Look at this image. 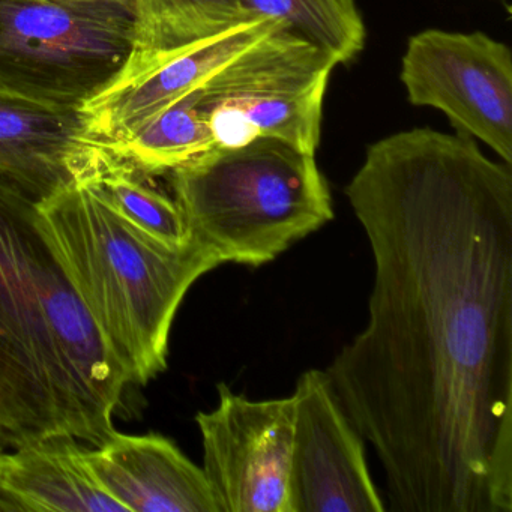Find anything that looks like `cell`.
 I'll return each mask as SVG.
<instances>
[{
  "instance_id": "cell-3",
  "label": "cell",
  "mask_w": 512,
  "mask_h": 512,
  "mask_svg": "<svg viewBox=\"0 0 512 512\" xmlns=\"http://www.w3.org/2000/svg\"><path fill=\"white\" fill-rule=\"evenodd\" d=\"M37 212L44 238L128 383L151 382L166 370L179 305L221 260L193 239L179 250L154 241L77 182L37 202Z\"/></svg>"
},
{
  "instance_id": "cell-17",
  "label": "cell",
  "mask_w": 512,
  "mask_h": 512,
  "mask_svg": "<svg viewBox=\"0 0 512 512\" xmlns=\"http://www.w3.org/2000/svg\"><path fill=\"white\" fill-rule=\"evenodd\" d=\"M245 20L272 19L325 50L338 65L364 50L367 31L355 0H238Z\"/></svg>"
},
{
  "instance_id": "cell-12",
  "label": "cell",
  "mask_w": 512,
  "mask_h": 512,
  "mask_svg": "<svg viewBox=\"0 0 512 512\" xmlns=\"http://www.w3.org/2000/svg\"><path fill=\"white\" fill-rule=\"evenodd\" d=\"M82 134L77 112L0 94V178L35 202L52 196L76 182Z\"/></svg>"
},
{
  "instance_id": "cell-1",
  "label": "cell",
  "mask_w": 512,
  "mask_h": 512,
  "mask_svg": "<svg viewBox=\"0 0 512 512\" xmlns=\"http://www.w3.org/2000/svg\"><path fill=\"white\" fill-rule=\"evenodd\" d=\"M367 326L326 370L401 512H512V172L463 134L368 146Z\"/></svg>"
},
{
  "instance_id": "cell-15",
  "label": "cell",
  "mask_w": 512,
  "mask_h": 512,
  "mask_svg": "<svg viewBox=\"0 0 512 512\" xmlns=\"http://www.w3.org/2000/svg\"><path fill=\"white\" fill-rule=\"evenodd\" d=\"M244 22L250 20L238 0H136L133 47L115 79L136 76L163 56Z\"/></svg>"
},
{
  "instance_id": "cell-6",
  "label": "cell",
  "mask_w": 512,
  "mask_h": 512,
  "mask_svg": "<svg viewBox=\"0 0 512 512\" xmlns=\"http://www.w3.org/2000/svg\"><path fill=\"white\" fill-rule=\"evenodd\" d=\"M133 29L55 0H0V94L77 112L124 67Z\"/></svg>"
},
{
  "instance_id": "cell-13",
  "label": "cell",
  "mask_w": 512,
  "mask_h": 512,
  "mask_svg": "<svg viewBox=\"0 0 512 512\" xmlns=\"http://www.w3.org/2000/svg\"><path fill=\"white\" fill-rule=\"evenodd\" d=\"M83 448L76 440L46 439L0 451V485L17 511L125 512L95 481Z\"/></svg>"
},
{
  "instance_id": "cell-18",
  "label": "cell",
  "mask_w": 512,
  "mask_h": 512,
  "mask_svg": "<svg viewBox=\"0 0 512 512\" xmlns=\"http://www.w3.org/2000/svg\"><path fill=\"white\" fill-rule=\"evenodd\" d=\"M58 4L110 25L133 29L136 0H55Z\"/></svg>"
},
{
  "instance_id": "cell-2",
  "label": "cell",
  "mask_w": 512,
  "mask_h": 512,
  "mask_svg": "<svg viewBox=\"0 0 512 512\" xmlns=\"http://www.w3.org/2000/svg\"><path fill=\"white\" fill-rule=\"evenodd\" d=\"M128 385L41 232L37 202L0 178V451L101 445Z\"/></svg>"
},
{
  "instance_id": "cell-10",
  "label": "cell",
  "mask_w": 512,
  "mask_h": 512,
  "mask_svg": "<svg viewBox=\"0 0 512 512\" xmlns=\"http://www.w3.org/2000/svg\"><path fill=\"white\" fill-rule=\"evenodd\" d=\"M277 26L272 19L239 23L163 56L136 76L112 80L77 110L82 136L101 145L125 142Z\"/></svg>"
},
{
  "instance_id": "cell-8",
  "label": "cell",
  "mask_w": 512,
  "mask_h": 512,
  "mask_svg": "<svg viewBox=\"0 0 512 512\" xmlns=\"http://www.w3.org/2000/svg\"><path fill=\"white\" fill-rule=\"evenodd\" d=\"M196 422L220 512H289L292 397L250 400L220 383L218 406Z\"/></svg>"
},
{
  "instance_id": "cell-7",
  "label": "cell",
  "mask_w": 512,
  "mask_h": 512,
  "mask_svg": "<svg viewBox=\"0 0 512 512\" xmlns=\"http://www.w3.org/2000/svg\"><path fill=\"white\" fill-rule=\"evenodd\" d=\"M401 83L412 106L445 113L458 134L512 164V55L484 32L427 29L407 41Z\"/></svg>"
},
{
  "instance_id": "cell-4",
  "label": "cell",
  "mask_w": 512,
  "mask_h": 512,
  "mask_svg": "<svg viewBox=\"0 0 512 512\" xmlns=\"http://www.w3.org/2000/svg\"><path fill=\"white\" fill-rule=\"evenodd\" d=\"M170 184L191 239L221 263L259 268L334 220L316 155L277 139L212 148Z\"/></svg>"
},
{
  "instance_id": "cell-5",
  "label": "cell",
  "mask_w": 512,
  "mask_h": 512,
  "mask_svg": "<svg viewBox=\"0 0 512 512\" xmlns=\"http://www.w3.org/2000/svg\"><path fill=\"white\" fill-rule=\"evenodd\" d=\"M337 61L277 26L217 71L202 88L215 148L277 139L316 155L323 103Z\"/></svg>"
},
{
  "instance_id": "cell-11",
  "label": "cell",
  "mask_w": 512,
  "mask_h": 512,
  "mask_svg": "<svg viewBox=\"0 0 512 512\" xmlns=\"http://www.w3.org/2000/svg\"><path fill=\"white\" fill-rule=\"evenodd\" d=\"M83 458L95 481L125 512H220L202 467L161 434L115 431Z\"/></svg>"
},
{
  "instance_id": "cell-14",
  "label": "cell",
  "mask_w": 512,
  "mask_h": 512,
  "mask_svg": "<svg viewBox=\"0 0 512 512\" xmlns=\"http://www.w3.org/2000/svg\"><path fill=\"white\" fill-rule=\"evenodd\" d=\"M77 184L91 188L134 229L166 247L191 244L190 232L175 200L145 182L146 175L101 143L83 137L74 157Z\"/></svg>"
},
{
  "instance_id": "cell-16",
  "label": "cell",
  "mask_w": 512,
  "mask_h": 512,
  "mask_svg": "<svg viewBox=\"0 0 512 512\" xmlns=\"http://www.w3.org/2000/svg\"><path fill=\"white\" fill-rule=\"evenodd\" d=\"M202 88L170 104L125 142L104 146L146 176L170 173L211 151L215 143L200 106Z\"/></svg>"
},
{
  "instance_id": "cell-9",
  "label": "cell",
  "mask_w": 512,
  "mask_h": 512,
  "mask_svg": "<svg viewBox=\"0 0 512 512\" xmlns=\"http://www.w3.org/2000/svg\"><path fill=\"white\" fill-rule=\"evenodd\" d=\"M289 512H383L364 439L344 412L326 371L299 376L295 392Z\"/></svg>"
}]
</instances>
